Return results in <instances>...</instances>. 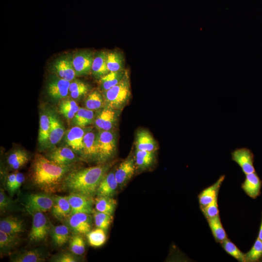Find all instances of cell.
<instances>
[{
    "label": "cell",
    "instance_id": "d6a6232c",
    "mask_svg": "<svg viewBox=\"0 0 262 262\" xmlns=\"http://www.w3.org/2000/svg\"><path fill=\"white\" fill-rule=\"evenodd\" d=\"M73 118L74 124L77 126L82 128L93 123L94 114L93 110L81 108H79Z\"/></svg>",
    "mask_w": 262,
    "mask_h": 262
},
{
    "label": "cell",
    "instance_id": "60d3db41",
    "mask_svg": "<svg viewBox=\"0 0 262 262\" xmlns=\"http://www.w3.org/2000/svg\"><path fill=\"white\" fill-rule=\"evenodd\" d=\"M79 109L78 104L73 100H64L59 105L60 112L68 119L73 118Z\"/></svg>",
    "mask_w": 262,
    "mask_h": 262
},
{
    "label": "cell",
    "instance_id": "484cf974",
    "mask_svg": "<svg viewBox=\"0 0 262 262\" xmlns=\"http://www.w3.org/2000/svg\"><path fill=\"white\" fill-rule=\"evenodd\" d=\"M50 120V131L48 140V146L52 147L56 145L63 138L64 128L60 121L54 115L49 116Z\"/></svg>",
    "mask_w": 262,
    "mask_h": 262
},
{
    "label": "cell",
    "instance_id": "44dd1931",
    "mask_svg": "<svg viewBox=\"0 0 262 262\" xmlns=\"http://www.w3.org/2000/svg\"><path fill=\"white\" fill-rule=\"evenodd\" d=\"M70 84V81L60 77L55 78L49 83L48 93L54 99L63 98L68 94Z\"/></svg>",
    "mask_w": 262,
    "mask_h": 262
},
{
    "label": "cell",
    "instance_id": "603a6c76",
    "mask_svg": "<svg viewBox=\"0 0 262 262\" xmlns=\"http://www.w3.org/2000/svg\"><path fill=\"white\" fill-rule=\"evenodd\" d=\"M72 233L65 225L54 226L51 225L50 235L53 245L57 247H61L69 242Z\"/></svg>",
    "mask_w": 262,
    "mask_h": 262
},
{
    "label": "cell",
    "instance_id": "4316f807",
    "mask_svg": "<svg viewBox=\"0 0 262 262\" xmlns=\"http://www.w3.org/2000/svg\"><path fill=\"white\" fill-rule=\"evenodd\" d=\"M107 53L104 51L98 52L94 56L91 70L93 74L100 78L109 72L107 66Z\"/></svg>",
    "mask_w": 262,
    "mask_h": 262
},
{
    "label": "cell",
    "instance_id": "ffe728a7",
    "mask_svg": "<svg viewBox=\"0 0 262 262\" xmlns=\"http://www.w3.org/2000/svg\"><path fill=\"white\" fill-rule=\"evenodd\" d=\"M83 144L82 154L83 157L87 160L98 161L97 134L92 131L86 132L83 137Z\"/></svg>",
    "mask_w": 262,
    "mask_h": 262
},
{
    "label": "cell",
    "instance_id": "b9f144b4",
    "mask_svg": "<svg viewBox=\"0 0 262 262\" xmlns=\"http://www.w3.org/2000/svg\"><path fill=\"white\" fill-rule=\"evenodd\" d=\"M245 262H256L262 258V241L258 238L251 249L245 253Z\"/></svg>",
    "mask_w": 262,
    "mask_h": 262
},
{
    "label": "cell",
    "instance_id": "681fc988",
    "mask_svg": "<svg viewBox=\"0 0 262 262\" xmlns=\"http://www.w3.org/2000/svg\"><path fill=\"white\" fill-rule=\"evenodd\" d=\"M25 179V177L23 173L16 171V181L14 188V194L17 193L19 190L21 185L24 182Z\"/></svg>",
    "mask_w": 262,
    "mask_h": 262
},
{
    "label": "cell",
    "instance_id": "ab89813d",
    "mask_svg": "<svg viewBox=\"0 0 262 262\" xmlns=\"http://www.w3.org/2000/svg\"><path fill=\"white\" fill-rule=\"evenodd\" d=\"M92 213L96 227L107 230L113 221V215L100 212L96 210H93Z\"/></svg>",
    "mask_w": 262,
    "mask_h": 262
},
{
    "label": "cell",
    "instance_id": "7402d4cb",
    "mask_svg": "<svg viewBox=\"0 0 262 262\" xmlns=\"http://www.w3.org/2000/svg\"><path fill=\"white\" fill-rule=\"evenodd\" d=\"M22 239L18 235L11 234L0 230V254L3 257L16 248L21 243Z\"/></svg>",
    "mask_w": 262,
    "mask_h": 262
},
{
    "label": "cell",
    "instance_id": "ac0fdd59",
    "mask_svg": "<svg viewBox=\"0 0 262 262\" xmlns=\"http://www.w3.org/2000/svg\"><path fill=\"white\" fill-rule=\"evenodd\" d=\"M23 219L16 216H9L0 219V230L6 233L19 235L25 230Z\"/></svg>",
    "mask_w": 262,
    "mask_h": 262
},
{
    "label": "cell",
    "instance_id": "c3c4849f",
    "mask_svg": "<svg viewBox=\"0 0 262 262\" xmlns=\"http://www.w3.org/2000/svg\"><path fill=\"white\" fill-rule=\"evenodd\" d=\"M16 172H15L9 174L5 179V187L11 196L15 195L14 188L16 179Z\"/></svg>",
    "mask_w": 262,
    "mask_h": 262
},
{
    "label": "cell",
    "instance_id": "5b68a950",
    "mask_svg": "<svg viewBox=\"0 0 262 262\" xmlns=\"http://www.w3.org/2000/svg\"><path fill=\"white\" fill-rule=\"evenodd\" d=\"M98 161L104 163L112 158L116 151L115 135L111 131H99L97 134Z\"/></svg>",
    "mask_w": 262,
    "mask_h": 262
},
{
    "label": "cell",
    "instance_id": "9a60e30c",
    "mask_svg": "<svg viewBox=\"0 0 262 262\" xmlns=\"http://www.w3.org/2000/svg\"><path fill=\"white\" fill-rule=\"evenodd\" d=\"M51 214L58 220L64 221L72 213V209L66 196H53Z\"/></svg>",
    "mask_w": 262,
    "mask_h": 262
},
{
    "label": "cell",
    "instance_id": "e0dca14e",
    "mask_svg": "<svg viewBox=\"0 0 262 262\" xmlns=\"http://www.w3.org/2000/svg\"><path fill=\"white\" fill-rule=\"evenodd\" d=\"M262 181L256 172L246 175L241 188L250 197L255 199L261 194Z\"/></svg>",
    "mask_w": 262,
    "mask_h": 262
},
{
    "label": "cell",
    "instance_id": "1f68e13d",
    "mask_svg": "<svg viewBox=\"0 0 262 262\" xmlns=\"http://www.w3.org/2000/svg\"><path fill=\"white\" fill-rule=\"evenodd\" d=\"M126 71L123 70L109 72L100 78L101 88L104 92L119 82L124 77Z\"/></svg>",
    "mask_w": 262,
    "mask_h": 262
},
{
    "label": "cell",
    "instance_id": "ee69618b",
    "mask_svg": "<svg viewBox=\"0 0 262 262\" xmlns=\"http://www.w3.org/2000/svg\"><path fill=\"white\" fill-rule=\"evenodd\" d=\"M82 258L71 251H64L51 256L49 262H81Z\"/></svg>",
    "mask_w": 262,
    "mask_h": 262
},
{
    "label": "cell",
    "instance_id": "83f0119b",
    "mask_svg": "<svg viewBox=\"0 0 262 262\" xmlns=\"http://www.w3.org/2000/svg\"><path fill=\"white\" fill-rule=\"evenodd\" d=\"M55 68L60 78L68 81L73 80L76 74L73 67L72 60L68 58H64L58 60L55 65Z\"/></svg>",
    "mask_w": 262,
    "mask_h": 262
},
{
    "label": "cell",
    "instance_id": "f1b7e54d",
    "mask_svg": "<svg viewBox=\"0 0 262 262\" xmlns=\"http://www.w3.org/2000/svg\"><path fill=\"white\" fill-rule=\"evenodd\" d=\"M213 236L217 243H221L228 238L227 233L223 226L219 214L207 219Z\"/></svg>",
    "mask_w": 262,
    "mask_h": 262
},
{
    "label": "cell",
    "instance_id": "4fadbf2b",
    "mask_svg": "<svg viewBox=\"0 0 262 262\" xmlns=\"http://www.w3.org/2000/svg\"><path fill=\"white\" fill-rule=\"evenodd\" d=\"M94 56L91 52L84 50L75 54L72 63L76 73L78 75H85L91 70Z\"/></svg>",
    "mask_w": 262,
    "mask_h": 262
},
{
    "label": "cell",
    "instance_id": "d6986e66",
    "mask_svg": "<svg viewBox=\"0 0 262 262\" xmlns=\"http://www.w3.org/2000/svg\"><path fill=\"white\" fill-rule=\"evenodd\" d=\"M225 179V175H221L216 182L199 193L197 197L200 208L209 204L218 195L220 188Z\"/></svg>",
    "mask_w": 262,
    "mask_h": 262
},
{
    "label": "cell",
    "instance_id": "74e56055",
    "mask_svg": "<svg viewBox=\"0 0 262 262\" xmlns=\"http://www.w3.org/2000/svg\"><path fill=\"white\" fill-rule=\"evenodd\" d=\"M69 249L77 255H82L85 250V243L82 235L72 233L69 241Z\"/></svg>",
    "mask_w": 262,
    "mask_h": 262
},
{
    "label": "cell",
    "instance_id": "f35d334b",
    "mask_svg": "<svg viewBox=\"0 0 262 262\" xmlns=\"http://www.w3.org/2000/svg\"><path fill=\"white\" fill-rule=\"evenodd\" d=\"M50 131L49 117L46 114L40 117L38 141L41 144L48 142Z\"/></svg>",
    "mask_w": 262,
    "mask_h": 262
},
{
    "label": "cell",
    "instance_id": "5bb4252c",
    "mask_svg": "<svg viewBox=\"0 0 262 262\" xmlns=\"http://www.w3.org/2000/svg\"><path fill=\"white\" fill-rule=\"evenodd\" d=\"M48 159L59 164L72 165L78 158L73 151L68 147H59L52 150L49 154Z\"/></svg>",
    "mask_w": 262,
    "mask_h": 262
},
{
    "label": "cell",
    "instance_id": "f6af8a7d",
    "mask_svg": "<svg viewBox=\"0 0 262 262\" xmlns=\"http://www.w3.org/2000/svg\"><path fill=\"white\" fill-rule=\"evenodd\" d=\"M88 91L87 85L79 81H75L70 83L69 91L71 97L77 99L85 95Z\"/></svg>",
    "mask_w": 262,
    "mask_h": 262
},
{
    "label": "cell",
    "instance_id": "30bf717a",
    "mask_svg": "<svg viewBox=\"0 0 262 262\" xmlns=\"http://www.w3.org/2000/svg\"><path fill=\"white\" fill-rule=\"evenodd\" d=\"M66 196L71 207L72 213H92L94 210L93 206L94 204L93 197L74 193H70L69 195Z\"/></svg>",
    "mask_w": 262,
    "mask_h": 262
},
{
    "label": "cell",
    "instance_id": "8fae6325",
    "mask_svg": "<svg viewBox=\"0 0 262 262\" xmlns=\"http://www.w3.org/2000/svg\"><path fill=\"white\" fill-rule=\"evenodd\" d=\"M136 166L135 160L130 156L122 162L115 171L118 188L122 189L133 176Z\"/></svg>",
    "mask_w": 262,
    "mask_h": 262
},
{
    "label": "cell",
    "instance_id": "d4e9b609",
    "mask_svg": "<svg viewBox=\"0 0 262 262\" xmlns=\"http://www.w3.org/2000/svg\"><path fill=\"white\" fill-rule=\"evenodd\" d=\"M135 147L137 149L150 152H155L157 148L153 137L148 131L145 130H141L137 132Z\"/></svg>",
    "mask_w": 262,
    "mask_h": 262
},
{
    "label": "cell",
    "instance_id": "277c9868",
    "mask_svg": "<svg viewBox=\"0 0 262 262\" xmlns=\"http://www.w3.org/2000/svg\"><path fill=\"white\" fill-rule=\"evenodd\" d=\"M51 194L42 192L25 195L22 198V204L25 210L33 214L37 212H46L50 210L54 203Z\"/></svg>",
    "mask_w": 262,
    "mask_h": 262
},
{
    "label": "cell",
    "instance_id": "f907efd6",
    "mask_svg": "<svg viewBox=\"0 0 262 262\" xmlns=\"http://www.w3.org/2000/svg\"><path fill=\"white\" fill-rule=\"evenodd\" d=\"M259 239L262 241V219L260 226L259 231L258 232V235L257 237Z\"/></svg>",
    "mask_w": 262,
    "mask_h": 262
},
{
    "label": "cell",
    "instance_id": "bcb514c9",
    "mask_svg": "<svg viewBox=\"0 0 262 262\" xmlns=\"http://www.w3.org/2000/svg\"><path fill=\"white\" fill-rule=\"evenodd\" d=\"M218 196H216L214 199L207 205L200 208L203 214L208 219L219 214L218 205Z\"/></svg>",
    "mask_w": 262,
    "mask_h": 262
},
{
    "label": "cell",
    "instance_id": "2e32d148",
    "mask_svg": "<svg viewBox=\"0 0 262 262\" xmlns=\"http://www.w3.org/2000/svg\"><path fill=\"white\" fill-rule=\"evenodd\" d=\"M118 188L115 172L107 173L101 180L97 190L96 196L113 197Z\"/></svg>",
    "mask_w": 262,
    "mask_h": 262
},
{
    "label": "cell",
    "instance_id": "7bdbcfd3",
    "mask_svg": "<svg viewBox=\"0 0 262 262\" xmlns=\"http://www.w3.org/2000/svg\"><path fill=\"white\" fill-rule=\"evenodd\" d=\"M103 104L101 95L98 91L95 90L91 93L85 101V107L91 110H96L101 108Z\"/></svg>",
    "mask_w": 262,
    "mask_h": 262
},
{
    "label": "cell",
    "instance_id": "f546056e",
    "mask_svg": "<svg viewBox=\"0 0 262 262\" xmlns=\"http://www.w3.org/2000/svg\"><path fill=\"white\" fill-rule=\"evenodd\" d=\"M94 204L96 211L113 215L117 201L113 197L97 196L94 199Z\"/></svg>",
    "mask_w": 262,
    "mask_h": 262
},
{
    "label": "cell",
    "instance_id": "7dc6e473",
    "mask_svg": "<svg viewBox=\"0 0 262 262\" xmlns=\"http://www.w3.org/2000/svg\"><path fill=\"white\" fill-rule=\"evenodd\" d=\"M29 157L28 153L22 149H17L13 151L8 156L7 162L9 167L20 160V159Z\"/></svg>",
    "mask_w": 262,
    "mask_h": 262
},
{
    "label": "cell",
    "instance_id": "836d02e7",
    "mask_svg": "<svg viewBox=\"0 0 262 262\" xmlns=\"http://www.w3.org/2000/svg\"><path fill=\"white\" fill-rule=\"evenodd\" d=\"M16 202L12 200L5 194L3 189L0 191V213L23 211Z\"/></svg>",
    "mask_w": 262,
    "mask_h": 262
},
{
    "label": "cell",
    "instance_id": "8d00e7d4",
    "mask_svg": "<svg viewBox=\"0 0 262 262\" xmlns=\"http://www.w3.org/2000/svg\"><path fill=\"white\" fill-rule=\"evenodd\" d=\"M86 235L89 244L93 247H99L106 241L105 230L97 228L90 230Z\"/></svg>",
    "mask_w": 262,
    "mask_h": 262
},
{
    "label": "cell",
    "instance_id": "d590c367",
    "mask_svg": "<svg viewBox=\"0 0 262 262\" xmlns=\"http://www.w3.org/2000/svg\"><path fill=\"white\" fill-rule=\"evenodd\" d=\"M107 66L109 72L123 70V57L121 53L116 51L108 53Z\"/></svg>",
    "mask_w": 262,
    "mask_h": 262
},
{
    "label": "cell",
    "instance_id": "ba28073f",
    "mask_svg": "<svg viewBox=\"0 0 262 262\" xmlns=\"http://www.w3.org/2000/svg\"><path fill=\"white\" fill-rule=\"evenodd\" d=\"M48 251L44 247H38L16 251L10 255L12 262H42L49 256Z\"/></svg>",
    "mask_w": 262,
    "mask_h": 262
},
{
    "label": "cell",
    "instance_id": "e575fe53",
    "mask_svg": "<svg viewBox=\"0 0 262 262\" xmlns=\"http://www.w3.org/2000/svg\"><path fill=\"white\" fill-rule=\"evenodd\" d=\"M220 244L223 249L229 255L238 262H245V253L242 252L228 238L222 241Z\"/></svg>",
    "mask_w": 262,
    "mask_h": 262
},
{
    "label": "cell",
    "instance_id": "52a82bcc",
    "mask_svg": "<svg viewBox=\"0 0 262 262\" xmlns=\"http://www.w3.org/2000/svg\"><path fill=\"white\" fill-rule=\"evenodd\" d=\"M92 221L90 214L76 213H72L63 222L72 233L83 235L91 230Z\"/></svg>",
    "mask_w": 262,
    "mask_h": 262
},
{
    "label": "cell",
    "instance_id": "7c38bea8",
    "mask_svg": "<svg viewBox=\"0 0 262 262\" xmlns=\"http://www.w3.org/2000/svg\"><path fill=\"white\" fill-rule=\"evenodd\" d=\"M118 110L106 107L97 115L95 124L99 131H111L115 127L117 119Z\"/></svg>",
    "mask_w": 262,
    "mask_h": 262
},
{
    "label": "cell",
    "instance_id": "8992f818",
    "mask_svg": "<svg viewBox=\"0 0 262 262\" xmlns=\"http://www.w3.org/2000/svg\"><path fill=\"white\" fill-rule=\"evenodd\" d=\"M51 225L42 212L33 214L32 228L28 235L30 242L40 243L45 241L50 234Z\"/></svg>",
    "mask_w": 262,
    "mask_h": 262
},
{
    "label": "cell",
    "instance_id": "7a4b0ae2",
    "mask_svg": "<svg viewBox=\"0 0 262 262\" xmlns=\"http://www.w3.org/2000/svg\"><path fill=\"white\" fill-rule=\"evenodd\" d=\"M110 166L109 164H103L74 169L65 178L63 190L93 197L96 196L98 187Z\"/></svg>",
    "mask_w": 262,
    "mask_h": 262
},
{
    "label": "cell",
    "instance_id": "9c48e42d",
    "mask_svg": "<svg viewBox=\"0 0 262 262\" xmlns=\"http://www.w3.org/2000/svg\"><path fill=\"white\" fill-rule=\"evenodd\" d=\"M231 160L241 168L243 172L248 174L255 172L254 166V155L246 147L237 148L231 152Z\"/></svg>",
    "mask_w": 262,
    "mask_h": 262
},
{
    "label": "cell",
    "instance_id": "4dcf8cb0",
    "mask_svg": "<svg viewBox=\"0 0 262 262\" xmlns=\"http://www.w3.org/2000/svg\"><path fill=\"white\" fill-rule=\"evenodd\" d=\"M134 160L136 168L141 170H146L153 164L154 152L136 149Z\"/></svg>",
    "mask_w": 262,
    "mask_h": 262
},
{
    "label": "cell",
    "instance_id": "6da1fadb",
    "mask_svg": "<svg viewBox=\"0 0 262 262\" xmlns=\"http://www.w3.org/2000/svg\"><path fill=\"white\" fill-rule=\"evenodd\" d=\"M73 170L72 165L59 164L37 153L31 166L30 180L33 185L42 192L55 193L63 190L65 178Z\"/></svg>",
    "mask_w": 262,
    "mask_h": 262
},
{
    "label": "cell",
    "instance_id": "cb8c5ba5",
    "mask_svg": "<svg viewBox=\"0 0 262 262\" xmlns=\"http://www.w3.org/2000/svg\"><path fill=\"white\" fill-rule=\"evenodd\" d=\"M85 133L84 130L80 127L76 126L71 128L66 134L67 145L74 151L82 153Z\"/></svg>",
    "mask_w": 262,
    "mask_h": 262
},
{
    "label": "cell",
    "instance_id": "3957f363",
    "mask_svg": "<svg viewBox=\"0 0 262 262\" xmlns=\"http://www.w3.org/2000/svg\"><path fill=\"white\" fill-rule=\"evenodd\" d=\"M106 107L116 110H122L131 96V86L128 73L116 85L104 92Z\"/></svg>",
    "mask_w": 262,
    "mask_h": 262
}]
</instances>
